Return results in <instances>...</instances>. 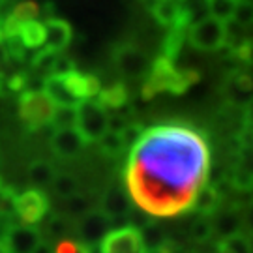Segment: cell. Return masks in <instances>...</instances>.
I'll return each mask as SVG.
<instances>
[{
  "label": "cell",
  "mask_w": 253,
  "mask_h": 253,
  "mask_svg": "<svg viewBox=\"0 0 253 253\" xmlns=\"http://www.w3.org/2000/svg\"><path fill=\"white\" fill-rule=\"evenodd\" d=\"M17 38L27 49H40L45 42V25L36 19L23 23L17 30Z\"/></svg>",
  "instance_id": "cell-23"
},
{
  "label": "cell",
  "mask_w": 253,
  "mask_h": 253,
  "mask_svg": "<svg viewBox=\"0 0 253 253\" xmlns=\"http://www.w3.org/2000/svg\"><path fill=\"white\" fill-rule=\"evenodd\" d=\"M150 2H154V0H148V4H150ZM176 2H180V0H176Z\"/></svg>",
  "instance_id": "cell-47"
},
{
  "label": "cell",
  "mask_w": 253,
  "mask_h": 253,
  "mask_svg": "<svg viewBox=\"0 0 253 253\" xmlns=\"http://www.w3.org/2000/svg\"><path fill=\"white\" fill-rule=\"evenodd\" d=\"M2 186H4V182H2V178H0V188H2Z\"/></svg>",
  "instance_id": "cell-46"
},
{
  "label": "cell",
  "mask_w": 253,
  "mask_h": 253,
  "mask_svg": "<svg viewBox=\"0 0 253 253\" xmlns=\"http://www.w3.org/2000/svg\"><path fill=\"white\" fill-rule=\"evenodd\" d=\"M210 145L207 133L186 122H165L143 129L127 146L126 191L150 217L190 212L191 201L208 182Z\"/></svg>",
  "instance_id": "cell-1"
},
{
  "label": "cell",
  "mask_w": 253,
  "mask_h": 253,
  "mask_svg": "<svg viewBox=\"0 0 253 253\" xmlns=\"http://www.w3.org/2000/svg\"><path fill=\"white\" fill-rule=\"evenodd\" d=\"M246 28L248 27L240 25V23H236V21H233V19L225 21V42H223V47L231 49V51H235L238 45H242L246 40H248Z\"/></svg>",
  "instance_id": "cell-32"
},
{
  "label": "cell",
  "mask_w": 253,
  "mask_h": 253,
  "mask_svg": "<svg viewBox=\"0 0 253 253\" xmlns=\"http://www.w3.org/2000/svg\"><path fill=\"white\" fill-rule=\"evenodd\" d=\"M27 83H28V73L25 72L13 73V75H9L8 79L4 81V92L21 94V92L27 90Z\"/></svg>",
  "instance_id": "cell-38"
},
{
  "label": "cell",
  "mask_w": 253,
  "mask_h": 253,
  "mask_svg": "<svg viewBox=\"0 0 253 253\" xmlns=\"http://www.w3.org/2000/svg\"><path fill=\"white\" fill-rule=\"evenodd\" d=\"M53 253H92V248L86 246L84 242H81L79 238L73 240V238H60L56 246L53 248Z\"/></svg>",
  "instance_id": "cell-37"
},
{
  "label": "cell",
  "mask_w": 253,
  "mask_h": 253,
  "mask_svg": "<svg viewBox=\"0 0 253 253\" xmlns=\"http://www.w3.org/2000/svg\"><path fill=\"white\" fill-rule=\"evenodd\" d=\"M233 21L244 25V27H250L253 19V8H252V2L250 0H242V2H236L235 11H233Z\"/></svg>",
  "instance_id": "cell-39"
},
{
  "label": "cell",
  "mask_w": 253,
  "mask_h": 253,
  "mask_svg": "<svg viewBox=\"0 0 253 253\" xmlns=\"http://www.w3.org/2000/svg\"><path fill=\"white\" fill-rule=\"evenodd\" d=\"M0 253H11L8 244H6V240H0Z\"/></svg>",
  "instance_id": "cell-43"
},
{
  "label": "cell",
  "mask_w": 253,
  "mask_h": 253,
  "mask_svg": "<svg viewBox=\"0 0 253 253\" xmlns=\"http://www.w3.org/2000/svg\"><path fill=\"white\" fill-rule=\"evenodd\" d=\"M186 40L197 51H205V53L219 51L223 49V42H225V23L212 15H205L199 21L191 23Z\"/></svg>",
  "instance_id": "cell-5"
},
{
  "label": "cell",
  "mask_w": 253,
  "mask_h": 253,
  "mask_svg": "<svg viewBox=\"0 0 253 253\" xmlns=\"http://www.w3.org/2000/svg\"><path fill=\"white\" fill-rule=\"evenodd\" d=\"M214 235L212 231V219L210 216H197V219L190 227V238L197 244H205Z\"/></svg>",
  "instance_id": "cell-33"
},
{
  "label": "cell",
  "mask_w": 253,
  "mask_h": 253,
  "mask_svg": "<svg viewBox=\"0 0 253 253\" xmlns=\"http://www.w3.org/2000/svg\"><path fill=\"white\" fill-rule=\"evenodd\" d=\"M210 219H212V231L219 238L235 235V233L240 231V227H242V217H240V212H238L236 207H229V208L219 207L210 216Z\"/></svg>",
  "instance_id": "cell-18"
},
{
  "label": "cell",
  "mask_w": 253,
  "mask_h": 253,
  "mask_svg": "<svg viewBox=\"0 0 253 253\" xmlns=\"http://www.w3.org/2000/svg\"><path fill=\"white\" fill-rule=\"evenodd\" d=\"M143 129H145V127L141 126V124H137V122H129V124L126 126V129L120 133L122 139H124V143H126V146L133 145L137 139H139V135L143 133Z\"/></svg>",
  "instance_id": "cell-40"
},
{
  "label": "cell",
  "mask_w": 253,
  "mask_h": 253,
  "mask_svg": "<svg viewBox=\"0 0 253 253\" xmlns=\"http://www.w3.org/2000/svg\"><path fill=\"white\" fill-rule=\"evenodd\" d=\"M107 109L92 98L79 101L75 107V129L86 143H96L107 131Z\"/></svg>",
  "instance_id": "cell-4"
},
{
  "label": "cell",
  "mask_w": 253,
  "mask_h": 253,
  "mask_svg": "<svg viewBox=\"0 0 253 253\" xmlns=\"http://www.w3.org/2000/svg\"><path fill=\"white\" fill-rule=\"evenodd\" d=\"M64 208H66V216L79 217L86 210H90V201H88L86 195H83V193L77 191V193H73V195L64 199Z\"/></svg>",
  "instance_id": "cell-34"
},
{
  "label": "cell",
  "mask_w": 253,
  "mask_h": 253,
  "mask_svg": "<svg viewBox=\"0 0 253 253\" xmlns=\"http://www.w3.org/2000/svg\"><path fill=\"white\" fill-rule=\"evenodd\" d=\"M49 188H53L54 195H58L60 199H66V197H70L73 193H77L79 182H77L75 176L68 174V172H56Z\"/></svg>",
  "instance_id": "cell-30"
},
{
  "label": "cell",
  "mask_w": 253,
  "mask_h": 253,
  "mask_svg": "<svg viewBox=\"0 0 253 253\" xmlns=\"http://www.w3.org/2000/svg\"><path fill=\"white\" fill-rule=\"evenodd\" d=\"M62 79L66 90L70 92L72 96H75L77 100H88V98H94L98 96V92L101 88V81L92 75V73H81L79 70H70L64 75H58Z\"/></svg>",
  "instance_id": "cell-12"
},
{
  "label": "cell",
  "mask_w": 253,
  "mask_h": 253,
  "mask_svg": "<svg viewBox=\"0 0 253 253\" xmlns=\"http://www.w3.org/2000/svg\"><path fill=\"white\" fill-rule=\"evenodd\" d=\"M40 15V4L34 0H23L13 6V9L9 11L6 17L2 19V34L4 38L17 36V30L23 23L32 21Z\"/></svg>",
  "instance_id": "cell-17"
},
{
  "label": "cell",
  "mask_w": 253,
  "mask_h": 253,
  "mask_svg": "<svg viewBox=\"0 0 253 253\" xmlns=\"http://www.w3.org/2000/svg\"><path fill=\"white\" fill-rule=\"evenodd\" d=\"M32 253H53V246H51V240H40L38 246L32 250Z\"/></svg>",
  "instance_id": "cell-42"
},
{
  "label": "cell",
  "mask_w": 253,
  "mask_h": 253,
  "mask_svg": "<svg viewBox=\"0 0 253 253\" xmlns=\"http://www.w3.org/2000/svg\"><path fill=\"white\" fill-rule=\"evenodd\" d=\"M146 253H154V252H146Z\"/></svg>",
  "instance_id": "cell-50"
},
{
  "label": "cell",
  "mask_w": 253,
  "mask_h": 253,
  "mask_svg": "<svg viewBox=\"0 0 253 253\" xmlns=\"http://www.w3.org/2000/svg\"><path fill=\"white\" fill-rule=\"evenodd\" d=\"M45 42L43 47L54 53H62L66 47L72 43L73 30L72 25L66 19L58 17H49L45 19Z\"/></svg>",
  "instance_id": "cell-16"
},
{
  "label": "cell",
  "mask_w": 253,
  "mask_h": 253,
  "mask_svg": "<svg viewBox=\"0 0 253 253\" xmlns=\"http://www.w3.org/2000/svg\"><path fill=\"white\" fill-rule=\"evenodd\" d=\"M43 92L49 96V100L54 103V107L75 109L79 105V100L66 90L62 79H60L58 75H49V77L43 79Z\"/></svg>",
  "instance_id": "cell-21"
},
{
  "label": "cell",
  "mask_w": 253,
  "mask_h": 253,
  "mask_svg": "<svg viewBox=\"0 0 253 253\" xmlns=\"http://www.w3.org/2000/svg\"><path fill=\"white\" fill-rule=\"evenodd\" d=\"M235 2H242V0H235Z\"/></svg>",
  "instance_id": "cell-49"
},
{
  "label": "cell",
  "mask_w": 253,
  "mask_h": 253,
  "mask_svg": "<svg viewBox=\"0 0 253 253\" xmlns=\"http://www.w3.org/2000/svg\"><path fill=\"white\" fill-rule=\"evenodd\" d=\"M139 233H141V238H143V242H145L148 252L156 250V248H158V246L162 244L163 240L167 238L165 231L156 223V219H154V217L150 219V221H146L143 227H139Z\"/></svg>",
  "instance_id": "cell-31"
},
{
  "label": "cell",
  "mask_w": 253,
  "mask_h": 253,
  "mask_svg": "<svg viewBox=\"0 0 253 253\" xmlns=\"http://www.w3.org/2000/svg\"><path fill=\"white\" fill-rule=\"evenodd\" d=\"M54 103L43 90H25L19 98V117L28 129L51 126L54 117Z\"/></svg>",
  "instance_id": "cell-3"
},
{
  "label": "cell",
  "mask_w": 253,
  "mask_h": 253,
  "mask_svg": "<svg viewBox=\"0 0 253 253\" xmlns=\"http://www.w3.org/2000/svg\"><path fill=\"white\" fill-rule=\"evenodd\" d=\"M98 103L107 111L124 109L129 103V88L124 81H117L98 92Z\"/></svg>",
  "instance_id": "cell-20"
},
{
  "label": "cell",
  "mask_w": 253,
  "mask_h": 253,
  "mask_svg": "<svg viewBox=\"0 0 253 253\" xmlns=\"http://www.w3.org/2000/svg\"><path fill=\"white\" fill-rule=\"evenodd\" d=\"M58 54L60 53H54V51H49V49H40L36 54H34V58H32V70L36 75L40 77H49V75H53V70H54V62H56V58H58Z\"/></svg>",
  "instance_id": "cell-29"
},
{
  "label": "cell",
  "mask_w": 253,
  "mask_h": 253,
  "mask_svg": "<svg viewBox=\"0 0 253 253\" xmlns=\"http://www.w3.org/2000/svg\"><path fill=\"white\" fill-rule=\"evenodd\" d=\"M229 186L236 191H250L252 188V171H250V163L248 160L236 163L229 172Z\"/></svg>",
  "instance_id": "cell-28"
},
{
  "label": "cell",
  "mask_w": 253,
  "mask_h": 253,
  "mask_svg": "<svg viewBox=\"0 0 253 253\" xmlns=\"http://www.w3.org/2000/svg\"><path fill=\"white\" fill-rule=\"evenodd\" d=\"M219 207H221V193L214 184L207 182L191 201L190 212H193L195 216H212Z\"/></svg>",
  "instance_id": "cell-19"
},
{
  "label": "cell",
  "mask_w": 253,
  "mask_h": 253,
  "mask_svg": "<svg viewBox=\"0 0 253 253\" xmlns=\"http://www.w3.org/2000/svg\"><path fill=\"white\" fill-rule=\"evenodd\" d=\"M2 40H4V34H2V21H0V43H2Z\"/></svg>",
  "instance_id": "cell-45"
},
{
  "label": "cell",
  "mask_w": 253,
  "mask_h": 253,
  "mask_svg": "<svg viewBox=\"0 0 253 253\" xmlns=\"http://www.w3.org/2000/svg\"><path fill=\"white\" fill-rule=\"evenodd\" d=\"M178 4H180L182 11L188 15L190 23H195V21L203 19L205 15H208L210 0H180Z\"/></svg>",
  "instance_id": "cell-35"
},
{
  "label": "cell",
  "mask_w": 253,
  "mask_h": 253,
  "mask_svg": "<svg viewBox=\"0 0 253 253\" xmlns=\"http://www.w3.org/2000/svg\"><path fill=\"white\" fill-rule=\"evenodd\" d=\"M88 143L83 139L75 126L56 127L51 135V150L56 158H64V160L75 158L77 154L83 152V148Z\"/></svg>",
  "instance_id": "cell-10"
},
{
  "label": "cell",
  "mask_w": 253,
  "mask_h": 253,
  "mask_svg": "<svg viewBox=\"0 0 253 253\" xmlns=\"http://www.w3.org/2000/svg\"><path fill=\"white\" fill-rule=\"evenodd\" d=\"M96 143L100 145V152L103 154L105 158H111V160L120 158V156L127 150V146H126V143H124L122 135H120V133H115V131H105Z\"/></svg>",
  "instance_id": "cell-26"
},
{
  "label": "cell",
  "mask_w": 253,
  "mask_h": 253,
  "mask_svg": "<svg viewBox=\"0 0 253 253\" xmlns=\"http://www.w3.org/2000/svg\"><path fill=\"white\" fill-rule=\"evenodd\" d=\"M236 2L235 0H210L208 4V13L212 17L219 19V21H229L233 17V11H235Z\"/></svg>",
  "instance_id": "cell-36"
},
{
  "label": "cell",
  "mask_w": 253,
  "mask_h": 253,
  "mask_svg": "<svg viewBox=\"0 0 253 253\" xmlns=\"http://www.w3.org/2000/svg\"><path fill=\"white\" fill-rule=\"evenodd\" d=\"M0 21H2V15H0Z\"/></svg>",
  "instance_id": "cell-51"
},
{
  "label": "cell",
  "mask_w": 253,
  "mask_h": 253,
  "mask_svg": "<svg viewBox=\"0 0 253 253\" xmlns=\"http://www.w3.org/2000/svg\"><path fill=\"white\" fill-rule=\"evenodd\" d=\"M100 210L111 221H120V219H127V216L133 210V201L127 195V191L120 186H111L100 203Z\"/></svg>",
  "instance_id": "cell-13"
},
{
  "label": "cell",
  "mask_w": 253,
  "mask_h": 253,
  "mask_svg": "<svg viewBox=\"0 0 253 253\" xmlns=\"http://www.w3.org/2000/svg\"><path fill=\"white\" fill-rule=\"evenodd\" d=\"M188 28L190 27H178V25H172L167 28V34L162 42V54L174 60L178 54H180L182 47L186 43V38H188Z\"/></svg>",
  "instance_id": "cell-24"
},
{
  "label": "cell",
  "mask_w": 253,
  "mask_h": 253,
  "mask_svg": "<svg viewBox=\"0 0 253 253\" xmlns=\"http://www.w3.org/2000/svg\"><path fill=\"white\" fill-rule=\"evenodd\" d=\"M143 79L145 83L141 86V98L148 101L154 100L162 92H169L174 96L188 92L191 84L201 81V73L197 70H178L171 58L160 54L150 64Z\"/></svg>",
  "instance_id": "cell-2"
},
{
  "label": "cell",
  "mask_w": 253,
  "mask_h": 253,
  "mask_svg": "<svg viewBox=\"0 0 253 253\" xmlns=\"http://www.w3.org/2000/svg\"><path fill=\"white\" fill-rule=\"evenodd\" d=\"M0 165H2V154H0Z\"/></svg>",
  "instance_id": "cell-48"
},
{
  "label": "cell",
  "mask_w": 253,
  "mask_h": 253,
  "mask_svg": "<svg viewBox=\"0 0 253 253\" xmlns=\"http://www.w3.org/2000/svg\"><path fill=\"white\" fill-rule=\"evenodd\" d=\"M42 231L36 225H11L6 235V244L11 253H32V250L42 240Z\"/></svg>",
  "instance_id": "cell-14"
},
{
  "label": "cell",
  "mask_w": 253,
  "mask_h": 253,
  "mask_svg": "<svg viewBox=\"0 0 253 253\" xmlns=\"http://www.w3.org/2000/svg\"><path fill=\"white\" fill-rule=\"evenodd\" d=\"M217 253H252V240L244 233H235L219 238L216 244Z\"/></svg>",
  "instance_id": "cell-25"
},
{
  "label": "cell",
  "mask_w": 253,
  "mask_h": 253,
  "mask_svg": "<svg viewBox=\"0 0 253 253\" xmlns=\"http://www.w3.org/2000/svg\"><path fill=\"white\" fill-rule=\"evenodd\" d=\"M152 17L156 19L158 25L169 28L172 25H178V27H190V19L188 15L182 11L180 4L176 0H154L148 4Z\"/></svg>",
  "instance_id": "cell-15"
},
{
  "label": "cell",
  "mask_w": 253,
  "mask_h": 253,
  "mask_svg": "<svg viewBox=\"0 0 253 253\" xmlns=\"http://www.w3.org/2000/svg\"><path fill=\"white\" fill-rule=\"evenodd\" d=\"M13 225V216H8V214H0V240H4L8 231Z\"/></svg>",
  "instance_id": "cell-41"
},
{
  "label": "cell",
  "mask_w": 253,
  "mask_h": 253,
  "mask_svg": "<svg viewBox=\"0 0 253 253\" xmlns=\"http://www.w3.org/2000/svg\"><path fill=\"white\" fill-rule=\"evenodd\" d=\"M49 197L42 190L32 188L15 195V216L25 225H36L49 214Z\"/></svg>",
  "instance_id": "cell-7"
},
{
  "label": "cell",
  "mask_w": 253,
  "mask_h": 253,
  "mask_svg": "<svg viewBox=\"0 0 253 253\" xmlns=\"http://www.w3.org/2000/svg\"><path fill=\"white\" fill-rule=\"evenodd\" d=\"M111 227H113V221L100 208H96V210H86L83 216H79V221L75 223V231L81 242L90 248H98L101 238L107 235Z\"/></svg>",
  "instance_id": "cell-9"
},
{
  "label": "cell",
  "mask_w": 253,
  "mask_h": 253,
  "mask_svg": "<svg viewBox=\"0 0 253 253\" xmlns=\"http://www.w3.org/2000/svg\"><path fill=\"white\" fill-rule=\"evenodd\" d=\"M113 62L126 79H143L150 68L148 56L131 43H120L118 47H115Z\"/></svg>",
  "instance_id": "cell-8"
},
{
  "label": "cell",
  "mask_w": 253,
  "mask_h": 253,
  "mask_svg": "<svg viewBox=\"0 0 253 253\" xmlns=\"http://www.w3.org/2000/svg\"><path fill=\"white\" fill-rule=\"evenodd\" d=\"M4 94V75H0V96Z\"/></svg>",
  "instance_id": "cell-44"
},
{
  "label": "cell",
  "mask_w": 253,
  "mask_h": 253,
  "mask_svg": "<svg viewBox=\"0 0 253 253\" xmlns=\"http://www.w3.org/2000/svg\"><path fill=\"white\" fill-rule=\"evenodd\" d=\"M54 174H56V169H54L53 163L47 162V160H36V162L30 163L27 169L28 182L34 188H38V190L49 188L54 178Z\"/></svg>",
  "instance_id": "cell-22"
},
{
  "label": "cell",
  "mask_w": 253,
  "mask_h": 253,
  "mask_svg": "<svg viewBox=\"0 0 253 253\" xmlns=\"http://www.w3.org/2000/svg\"><path fill=\"white\" fill-rule=\"evenodd\" d=\"M73 229H75V223L72 221L70 216H66V214H53L45 225V235L49 240H53V238H66Z\"/></svg>",
  "instance_id": "cell-27"
},
{
  "label": "cell",
  "mask_w": 253,
  "mask_h": 253,
  "mask_svg": "<svg viewBox=\"0 0 253 253\" xmlns=\"http://www.w3.org/2000/svg\"><path fill=\"white\" fill-rule=\"evenodd\" d=\"M223 98L233 107H250L252 103V77L246 72H233L223 83Z\"/></svg>",
  "instance_id": "cell-11"
},
{
  "label": "cell",
  "mask_w": 253,
  "mask_h": 253,
  "mask_svg": "<svg viewBox=\"0 0 253 253\" xmlns=\"http://www.w3.org/2000/svg\"><path fill=\"white\" fill-rule=\"evenodd\" d=\"M100 248V253H146L145 242L141 238V233L139 229L133 225H126L117 227V229H109V233L98 244Z\"/></svg>",
  "instance_id": "cell-6"
}]
</instances>
